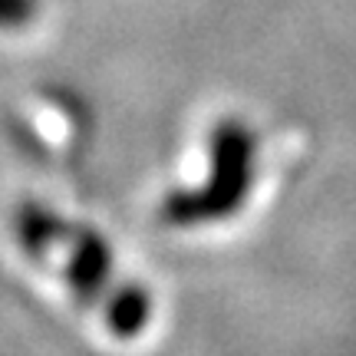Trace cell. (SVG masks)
<instances>
[{
	"label": "cell",
	"mask_w": 356,
	"mask_h": 356,
	"mask_svg": "<svg viewBox=\"0 0 356 356\" xmlns=\"http://www.w3.org/2000/svg\"><path fill=\"white\" fill-rule=\"evenodd\" d=\"M40 10V0H0V30H24Z\"/></svg>",
	"instance_id": "3957f363"
},
{
	"label": "cell",
	"mask_w": 356,
	"mask_h": 356,
	"mask_svg": "<svg viewBox=\"0 0 356 356\" xmlns=\"http://www.w3.org/2000/svg\"><path fill=\"white\" fill-rule=\"evenodd\" d=\"M10 234L17 248L37 267L53 270L70 297L92 310L113 337L136 340L149 330L152 297L142 284L119 274L113 248L99 231L56 215L47 204L24 202L13 211Z\"/></svg>",
	"instance_id": "6da1fadb"
},
{
	"label": "cell",
	"mask_w": 356,
	"mask_h": 356,
	"mask_svg": "<svg viewBox=\"0 0 356 356\" xmlns=\"http://www.w3.org/2000/svg\"><path fill=\"white\" fill-rule=\"evenodd\" d=\"M257 181V136L241 119H221L208 136V175L202 185L168 191L159 218L168 228H204L241 211Z\"/></svg>",
	"instance_id": "7a4b0ae2"
}]
</instances>
